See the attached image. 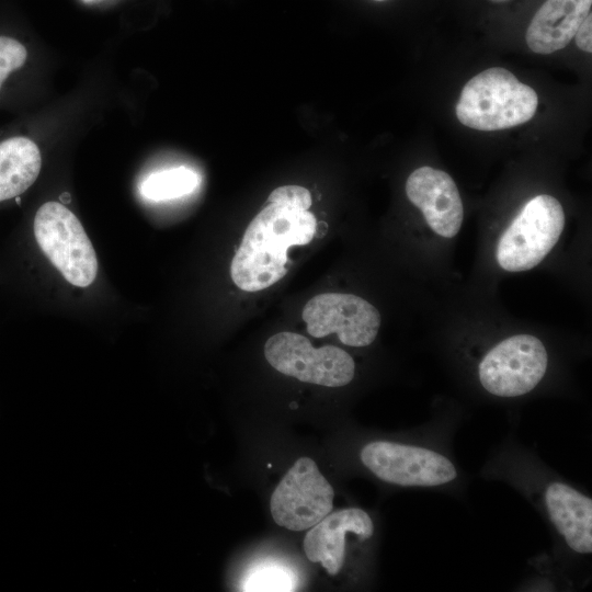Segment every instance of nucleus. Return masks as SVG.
Instances as JSON below:
<instances>
[{
  "mask_svg": "<svg viewBox=\"0 0 592 592\" xmlns=\"http://www.w3.org/2000/svg\"><path fill=\"white\" fill-rule=\"evenodd\" d=\"M198 183L200 178L194 171L178 167L150 174L143 182L140 193L150 201H168L192 193Z\"/></svg>",
  "mask_w": 592,
  "mask_h": 592,
  "instance_id": "obj_15",
  "label": "nucleus"
},
{
  "mask_svg": "<svg viewBox=\"0 0 592 592\" xmlns=\"http://www.w3.org/2000/svg\"><path fill=\"white\" fill-rule=\"evenodd\" d=\"M42 167L38 147L26 137L0 143V202L18 197L37 179Z\"/></svg>",
  "mask_w": 592,
  "mask_h": 592,
  "instance_id": "obj_14",
  "label": "nucleus"
},
{
  "mask_svg": "<svg viewBox=\"0 0 592 592\" xmlns=\"http://www.w3.org/2000/svg\"><path fill=\"white\" fill-rule=\"evenodd\" d=\"M353 534L366 540L374 534L371 516L362 509L349 508L329 513L311 526L304 538V550L311 562H319L330 576L342 568L345 536Z\"/></svg>",
  "mask_w": 592,
  "mask_h": 592,
  "instance_id": "obj_11",
  "label": "nucleus"
},
{
  "mask_svg": "<svg viewBox=\"0 0 592 592\" xmlns=\"http://www.w3.org/2000/svg\"><path fill=\"white\" fill-rule=\"evenodd\" d=\"M492 2H504V1H508V0H490Z\"/></svg>",
  "mask_w": 592,
  "mask_h": 592,
  "instance_id": "obj_20",
  "label": "nucleus"
},
{
  "mask_svg": "<svg viewBox=\"0 0 592 592\" xmlns=\"http://www.w3.org/2000/svg\"><path fill=\"white\" fill-rule=\"evenodd\" d=\"M565 226L561 204L546 194L530 200L499 239L496 258L510 272L531 270L550 252Z\"/></svg>",
  "mask_w": 592,
  "mask_h": 592,
  "instance_id": "obj_4",
  "label": "nucleus"
},
{
  "mask_svg": "<svg viewBox=\"0 0 592 592\" xmlns=\"http://www.w3.org/2000/svg\"><path fill=\"white\" fill-rule=\"evenodd\" d=\"M303 320L310 335L322 338L337 333L341 343L354 348L369 345L380 327V314L371 303L342 293H326L309 299Z\"/></svg>",
  "mask_w": 592,
  "mask_h": 592,
  "instance_id": "obj_9",
  "label": "nucleus"
},
{
  "mask_svg": "<svg viewBox=\"0 0 592 592\" xmlns=\"http://www.w3.org/2000/svg\"><path fill=\"white\" fill-rule=\"evenodd\" d=\"M294 571L277 562H263L251 569L241 584L242 591H293L297 583Z\"/></svg>",
  "mask_w": 592,
  "mask_h": 592,
  "instance_id": "obj_16",
  "label": "nucleus"
},
{
  "mask_svg": "<svg viewBox=\"0 0 592 592\" xmlns=\"http://www.w3.org/2000/svg\"><path fill=\"white\" fill-rule=\"evenodd\" d=\"M376 1H385V0H376Z\"/></svg>",
  "mask_w": 592,
  "mask_h": 592,
  "instance_id": "obj_21",
  "label": "nucleus"
},
{
  "mask_svg": "<svg viewBox=\"0 0 592 592\" xmlns=\"http://www.w3.org/2000/svg\"><path fill=\"white\" fill-rule=\"evenodd\" d=\"M592 14L590 13L578 27L574 38L577 46L585 52H592Z\"/></svg>",
  "mask_w": 592,
  "mask_h": 592,
  "instance_id": "obj_19",
  "label": "nucleus"
},
{
  "mask_svg": "<svg viewBox=\"0 0 592 592\" xmlns=\"http://www.w3.org/2000/svg\"><path fill=\"white\" fill-rule=\"evenodd\" d=\"M33 228L39 248L70 284L87 287L93 283L96 254L71 210L60 203L47 202L37 209Z\"/></svg>",
  "mask_w": 592,
  "mask_h": 592,
  "instance_id": "obj_3",
  "label": "nucleus"
},
{
  "mask_svg": "<svg viewBox=\"0 0 592 592\" xmlns=\"http://www.w3.org/2000/svg\"><path fill=\"white\" fill-rule=\"evenodd\" d=\"M360 457L380 480L398 486L435 487L457 477L446 456L422 446L374 441L362 448Z\"/></svg>",
  "mask_w": 592,
  "mask_h": 592,
  "instance_id": "obj_7",
  "label": "nucleus"
},
{
  "mask_svg": "<svg viewBox=\"0 0 592 592\" xmlns=\"http://www.w3.org/2000/svg\"><path fill=\"white\" fill-rule=\"evenodd\" d=\"M406 193L435 234L444 238L458 234L464 207L457 186L446 172L428 166L418 168L407 179Z\"/></svg>",
  "mask_w": 592,
  "mask_h": 592,
  "instance_id": "obj_10",
  "label": "nucleus"
},
{
  "mask_svg": "<svg viewBox=\"0 0 592 592\" xmlns=\"http://www.w3.org/2000/svg\"><path fill=\"white\" fill-rule=\"evenodd\" d=\"M333 488L309 457H300L286 473L271 496L275 523L291 531L317 524L332 510Z\"/></svg>",
  "mask_w": 592,
  "mask_h": 592,
  "instance_id": "obj_8",
  "label": "nucleus"
},
{
  "mask_svg": "<svg viewBox=\"0 0 592 592\" xmlns=\"http://www.w3.org/2000/svg\"><path fill=\"white\" fill-rule=\"evenodd\" d=\"M548 364L543 342L531 334H516L493 346L478 367L482 387L498 397H517L533 390Z\"/></svg>",
  "mask_w": 592,
  "mask_h": 592,
  "instance_id": "obj_6",
  "label": "nucleus"
},
{
  "mask_svg": "<svg viewBox=\"0 0 592 592\" xmlns=\"http://www.w3.org/2000/svg\"><path fill=\"white\" fill-rule=\"evenodd\" d=\"M545 504L558 533L570 549L592 551V500L563 482H551L545 491Z\"/></svg>",
  "mask_w": 592,
  "mask_h": 592,
  "instance_id": "obj_13",
  "label": "nucleus"
},
{
  "mask_svg": "<svg viewBox=\"0 0 592 592\" xmlns=\"http://www.w3.org/2000/svg\"><path fill=\"white\" fill-rule=\"evenodd\" d=\"M592 0H546L526 30L532 52L551 54L566 47L591 13Z\"/></svg>",
  "mask_w": 592,
  "mask_h": 592,
  "instance_id": "obj_12",
  "label": "nucleus"
},
{
  "mask_svg": "<svg viewBox=\"0 0 592 592\" xmlns=\"http://www.w3.org/2000/svg\"><path fill=\"white\" fill-rule=\"evenodd\" d=\"M269 202L308 210L311 206V195L310 192L303 186L284 185L275 189L270 194Z\"/></svg>",
  "mask_w": 592,
  "mask_h": 592,
  "instance_id": "obj_18",
  "label": "nucleus"
},
{
  "mask_svg": "<svg viewBox=\"0 0 592 592\" xmlns=\"http://www.w3.org/2000/svg\"><path fill=\"white\" fill-rule=\"evenodd\" d=\"M27 57V50L12 37L0 36V89L8 76L20 69Z\"/></svg>",
  "mask_w": 592,
  "mask_h": 592,
  "instance_id": "obj_17",
  "label": "nucleus"
},
{
  "mask_svg": "<svg viewBox=\"0 0 592 592\" xmlns=\"http://www.w3.org/2000/svg\"><path fill=\"white\" fill-rule=\"evenodd\" d=\"M538 98L509 70L492 67L471 78L456 105L458 121L478 130H500L528 122Z\"/></svg>",
  "mask_w": 592,
  "mask_h": 592,
  "instance_id": "obj_2",
  "label": "nucleus"
},
{
  "mask_svg": "<svg viewBox=\"0 0 592 592\" xmlns=\"http://www.w3.org/2000/svg\"><path fill=\"white\" fill-rule=\"evenodd\" d=\"M264 356L284 375L327 387L345 386L355 373V363L344 350L314 348L306 337L289 331L272 335L264 345Z\"/></svg>",
  "mask_w": 592,
  "mask_h": 592,
  "instance_id": "obj_5",
  "label": "nucleus"
},
{
  "mask_svg": "<svg viewBox=\"0 0 592 592\" xmlns=\"http://www.w3.org/2000/svg\"><path fill=\"white\" fill-rule=\"evenodd\" d=\"M316 229V217L309 210L269 202L249 224L232 259L234 283L246 292L275 284L287 273L288 248L309 243Z\"/></svg>",
  "mask_w": 592,
  "mask_h": 592,
  "instance_id": "obj_1",
  "label": "nucleus"
}]
</instances>
